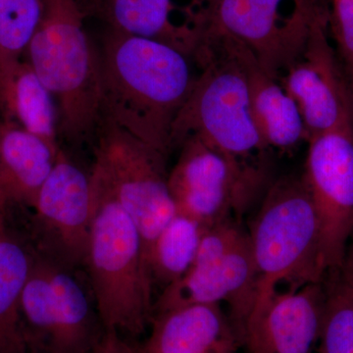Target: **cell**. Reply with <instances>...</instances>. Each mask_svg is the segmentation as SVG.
Masks as SVG:
<instances>
[{
  "instance_id": "8992f818",
  "label": "cell",
  "mask_w": 353,
  "mask_h": 353,
  "mask_svg": "<svg viewBox=\"0 0 353 353\" xmlns=\"http://www.w3.org/2000/svg\"><path fill=\"white\" fill-rule=\"evenodd\" d=\"M97 137L92 174L136 224L148 263L153 241L176 213L167 157L108 120L102 121Z\"/></svg>"
},
{
  "instance_id": "277c9868",
  "label": "cell",
  "mask_w": 353,
  "mask_h": 353,
  "mask_svg": "<svg viewBox=\"0 0 353 353\" xmlns=\"http://www.w3.org/2000/svg\"><path fill=\"white\" fill-rule=\"evenodd\" d=\"M194 88L171 132V150L199 139L236 161L267 167L270 152L253 119L248 81L236 58L215 41L202 44Z\"/></svg>"
},
{
  "instance_id": "7c38bea8",
  "label": "cell",
  "mask_w": 353,
  "mask_h": 353,
  "mask_svg": "<svg viewBox=\"0 0 353 353\" xmlns=\"http://www.w3.org/2000/svg\"><path fill=\"white\" fill-rule=\"evenodd\" d=\"M321 282L276 290L253 304L239 332L248 353H312L321 332Z\"/></svg>"
},
{
  "instance_id": "6da1fadb",
  "label": "cell",
  "mask_w": 353,
  "mask_h": 353,
  "mask_svg": "<svg viewBox=\"0 0 353 353\" xmlns=\"http://www.w3.org/2000/svg\"><path fill=\"white\" fill-rule=\"evenodd\" d=\"M103 120L168 157L176 116L197 76L183 51L108 31L99 48Z\"/></svg>"
},
{
  "instance_id": "5b68a950",
  "label": "cell",
  "mask_w": 353,
  "mask_h": 353,
  "mask_svg": "<svg viewBox=\"0 0 353 353\" xmlns=\"http://www.w3.org/2000/svg\"><path fill=\"white\" fill-rule=\"evenodd\" d=\"M248 238L259 277L253 304L281 285L297 289L324 278L319 218L301 176L269 188Z\"/></svg>"
},
{
  "instance_id": "4fadbf2b",
  "label": "cell",
  "mask_w": 353,
  "mask_h": 353,
  "mask_svg": "<svg viewBox=\"0 0 353 353\" xmlns=\"http://www.w3.org/2000/svg\"><path fill=\"white\" fill-rule=\"evenodd\" d=\"M85 17L108 31L154 39L194 59L208 24L211 0H76Z\"/></svg>"
},
{
  "instance_id": "cb8c5ba5",
  "label": "cell",
  "mask_w": 353,
  "mask_h": 353,
  "mask_svg": "<svg viewBox=\"0 0 353 353\" xmlns=\"http://www.w3.org/2000/svg\"><path fill=\"white\" fill-rule=\"evenodd\" d=\"M94 353H139L138 345L115 331L106 330Z\"/></svg>"
},
{
  "instance_id": "d6986e66",
  "label": "cell",
  "mask_w": 353,
  "mask_h": 353,
  "mask_svg": "<svg viewBox=\"0 0 353 353\" xmlns=\"http://www.w3.org/2000/svg\"><path fill=\"white\" fill-rule=\"evenodd\" d=\"M0 114L59 150L57 104L24 58H0Z\"/></svg>"
},
{
  "instance_id": "3957f363",
  "label": "cell",
  "mask_w": 353,
  "mask_h": 353,
  "mask_svg": "<svg viewBox=\"0 0 353 353\" xmlns=\"http://www.w3.org/2000/svg\"><path fill=\"white\" fill-rule=\"evenodd\" d=\"M87 267L95 307L104 329L129 340L152 322V281L136 224L97 176Z\"/></svg>"
},
{
  "instance_id": "ac0fdd59",
  "label": "cell",
  "mask_w": 353,
  "mask_h": 353,
  "mask_svg": "<svg viewBox=\"0 0 353 353\" xmlns=\"http://www.w3.org/2000/svg\"><path fill=\"white\" fill-rule=\"evenodd\" d=\"M57 152L36 134L0 121V211L32 210Z\"/></svg>"
},
{
  "instance_id": "8fae6325",
  "label": "cell",
  "mask_w": 353,
  "mask_h": 353,
  "mask_svg": "<svg viewBox=\"0 0 353 353\" xmlns=\"http://www.w3.org/2000/svg\"><path fill=\"white\" fill-rule=\"evenodd\" d=\"M330 10L316 21L299 57L279 77L301 111L307 141L353 125V101L334 46L330 41Z\"/></svg>"
},
{
  "instance_id": "603a6c76",
  "label": "cell",
  "mask_w": 353,
  "mask_h": 353,
  "mask_svg": "<svg viewBox=\"0 0 353 353\" xmlns=\"http://www.w3.org/2000/svg\"><path fill=\"white\" fill-rule=\"evenodd\" d=\"M43 11V0H0V58H24Z\"/></svg>"
},
{
  "instance_id": "7402d4cb",
  "label": "cell",
  "mask_w": 353,
  "mask_h": 353,
  "mask_svg": "<svg viewBox=\"0 0 353 353\" xmlns=\"http://www.w3.org/2000/svg\"><path fill=\"white\" fill-rule=\"evenodd\" d=\"M204 228L197 221L176 213L148 252L152 284L165 289L185 275L196 259Z\"/></svg>"
},
{
  "instance_id": "9a60e30c",
  "label": "cell",
  "mask_w": 353,
  "mask_h": 353,
  "mask_svg": "<svg viewBox=\"0 0 353 353\" xmlns=\"http://www.w3.org/2000/svg\"><path fill=\"white\" fill-rule=\"evenodd\" d=\"M139 353H238L231 318L218 304H190L154 313Z\"/></svg>"
},
{
  "instance_id": "9c48e42d",
  "label": "cell",
  "mask_w": 353,
  "mask_h": 353,
  "mask_svg": "<svg viewBox=\"0 0 353 353\" xmlns=\"http://www.w3.org/2000/svg\"><path fill=\"white\" fill-rule=\"evenodd\" d=\"M34 252L69 270L85 267L94 211L92 175L60 148L32 209Z\"/></svg>"
},
{
  "instance_id": "52a82bcc",
  "label": "cell",
  "mask_w": 353,
  "mask_h": 353,
  "mask_svg": "<svg viewBox=\"0 0 353 353\" xmlns=\"http://www.w3.org/2000/svg\"><path fill=\"white\" fill-rule=\"evenodd\" d=\"M323 0H211L205 37L233 41L278 78L303 52Z\"/></svg>"
},
{
  "instance_id": "2e32d148",
  "label": "cell",
  "mask_w": 353,
  "mask_h": 353,
  "mask_svg": "<svg viewBox=\"0 0 353 353\" xmlns=\"http://www.w3.org/2000/svg\"><path fill=\"white\" fill-rule=\"evenodd\" d=\"M208 41L222 44L238 60L248 81L255 125L269 150L290 152L307 141L305 127L296 101L278 78L269 75L245 48L218 37Z\"/></svg>"
},
{
  "instance_id": "ffe728a7",
  "label": "cell",
  "mask_w": 353,
  "mask_h": 353,
  "mask_svg": "<svg viewBox=\"0 0 353 353\" xmlns=\"http://www.w3.org/2000/svg\"><path fill=\"white\" fill-rule=\"evenodd\" d=\"M0 211V353H31L21 297L34 262L30 248Z\"/></svg>"
},
{
  "instance_id": "e0dca14e",
  "label": "cell",
  "mask_w": 353,
  "mask_h": 353,
  "mask_svg": "<svg viewBox=\"0 0 353 353\" xmlns=\"http://www.w3.org/2000/svg\"><path fill=\"white\" fill-rule=\"evenodd\" d=\"M48 262L53 303L39 353H94L106 331L94 309V301L77 270Z\"/></svg>"
},
{
  "instance_id": "5bb4252c",
  "label": "cell",
  "mask_w": 353,
  "mask_h": 353,
  "mask_svg": "<svg viewBox=\"0 0 353 353\" xmlns=\"http://www.w3.org/2000/svg\"><path fill=\"white\" fill-rule=\"evenodd\" d=\"M257 281L248 236L222 259L194 261L183 277L163 289L153 304V314L190 304L227 303L238 334L256 296Z\"/></svg>"
},
{
  "instance_id": "ba28073f",
  "label": "cell",
  "mask_w": 353,
  "mask_h": 353,
  "mask_svg": "<svg viewBox=\"0 0 353 353\" xmlns=\"http://www.w3.org/2000/svg\"><path fill=\"white\" fill-rule=\"evenodd\" d=\"M168 185L176 212L208 227L245 213L264 187L267 167L223 154L199 139L181 145Z\"/></svg>"
},
{
  "instance_id": "44dd1931",
  "label": "cell",
  "mask_w": 353,
  "mask_h": 353,
  "mask_svg": "<svg viewBox=\"0 0 353 353\" xmlns=\"http://www.w3.org/2000/svg\"><path fill=\"white\" fill-rule=\"evenodd\" d=\"M319 353H353V238L343 262L325 273Z\"/></svg>"
},
{
  "instance_id": "7a4b0ae2",
  "label": "cell",
  "mask_w": 353,
  "mask_h": 353,
  "mask_svg": "<svg viewBox=\"0 0 353 353\" xmlns=\"http://www.w3.org/2000/svg\"><path fill=\"white\" fill-rule=\"evenodd\" d=\"M43 17L24 59L50 90L58 134L74 145L97 134L103 121L101 62L76 0H43Z\"/></svg>"
},
{
  "instance_id": "30bf717a",
  "label": "cell",
  "mask_w": 353,
  "mask_h": 353,
  "mask_svg": "<svg viewBox=\"0 0 353 353\" xmlns=\"http://www.w3.org/2000/svg\"><path fill=\"white\" fill-rule=\"evenodd\" d=\"M301 176L320 223L325 273L340 265L353 238V125L308 141Z\"/></svg>"
},
{
  "instance_id": "d4e9b609",
  "label": "cell",
  "mask_w": 353,
  "mask_h": 353,
  "mask_svg": "<svg viewBox=\"0 0 353 353\" xmlns=\"http://www.w3.org/2000/svg\"><path fill=\"white\" fill-rule=\"evenodd\" d=\"M34 353H38V352H34Z\"/></svg>"
}]
</instances>
